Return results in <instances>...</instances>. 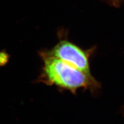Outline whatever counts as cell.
<instances>
[{
  "mask_svg": "<svg viewBox=\"0 0 124 124\" xmlns=\"http://www.w3.org/2000/svg\"><path fill=\"white\" fill-rule=\"evenodd\" d=\"M44 52L59 59L85 73L91 74L89 54L69 41L62 40L50 51Z\"/></svg>",
  "mask_w": 124,
  "mask_h": 124,
  "instance_id": "2",
  "label": "cell"
},
{
  "mask_svg": "<svg viewBox=\"0 0 124 124\" xmlns=\"http://www.w3.org/2000/svg\"><path fill=\"white\" fill-rule=\"evenodd\" d=\"M43 60V70L40 80L50 85H55L75 92L82 88L96 86V81L91 74H87L75 67L44 52L41 53Z\"/></svg>",
  "mask_w": 124,
  "mask_h": 124,
  "instance_id": "1",
  "label": "cell"
},
{
  "mask_svg": "<svg viewBox=\"0 0 124 124\" xmlns=\"http://www.w3.org/2000/svg\"><path fill=\"white\" fill-rule=\"evenodd\" d=\"M9 60V56L4 52H0V66H4L8 63Z\"/></svg>",
  "mask_w": 124,
  "mask_h": 124,
  "instance_id": "3",
  "label": "cell"
}]
</instances>
